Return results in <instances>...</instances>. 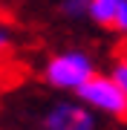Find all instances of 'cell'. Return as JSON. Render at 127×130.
<instances>
[{
	"label": "cell",
	"mask_w": 127,
	"mask_h": 130,
	"mask_svg": "<svg viewBox=\"0 0 127 130\" xmlns=\"http://www.w3.org/2000/svg\"><path fill=\"white\" fill-rule=\"evenodd\" d=\"M75 93H78V101L87 104L89 110H98L116 121H127V93L113 75L93 72Z\"/></svg>",
	"instance_id": "1"
},
{
	"label": "cell",
	"mask_w": 127,
	"mask_h": 130,
	"mask_svg": "<svg viewBox=\"0 0 127 130\" xmlns=\"http://www.w3.org/2000/svg\"><path fill=\"white\" fill-rule=\"evenodd\" d=\"M95 72L93 67V58L81 49H69V52H61V55L49 58L46 67H43V81L55 90H75L84 84L89 75Z\"/></svg>",
	"instance_id": "2"
},
{
	"label": "cell",
	"mask_w": 127,
	"mask_h": 130,
	"mask_svg": "<svg viewBox=\"0 0 127 130\" xmlns=\"http://www.w3.org/2000/svg\"><path fill=\"white\" fill-rule=\"evenodd\" d=\"M43 127L49 130H93L95 127V116L87 104H58L55 110H49Z\"/></svg>",
	"instance_id": "3"
},
{
	"label": "cell",
	"mask_w": 127,
	"mask_h": 130,
	"mask_svg": "<svg viewBox=\"0 0 127 130\" xmlns=\"http://www.w3.org/2000/svg\"><path fill=\"white\" fill-rule=\"evenodd\" d=\"M118 6H121V0H89L87 14L98 26H113V18H116Z\"/></svg>",
	"instance_id": "4"
},
{
	"label": "cell",
	"mask_w": 127,
	"mask_h": 130,
	"mask_svg": "<svg viewBox=\"0 0 127 130\" xmlns=\"http://www.w3.org/2000/svg\"><path fill=\"white\" fill-rule=\"evenodd\" d=\"M110 75H113V78H116L118 84H121V90L127 93V52L116 58V64H113V72H110Z\"/></svg>",
	"instance_id": "5"
},
{
	"label": "cell",
	"mask_w": 127,
	"mask_h": 130,
	"mask_svg": "<svg viewBox=\"0 0 127 130\" xmlns=\"http://www.w3.org/2000/svg\"><path fill=\"white\" fill-rule=\"evenodd\" d=\"M110 29H116L118 35H124V38H127V0H121V6H118V12H116L113 26H110Z\"/></svg>",
	"instance_id": "6"
},
{
	"label": "cell",
	"mask_w": 127,
	"mask_h": 130,
	"mask_svg": "<svg viewBox=\"0 0 127 130\" xmlns=\"http://www.w3.org/2000/svg\"><path fill=\"white\" fill-rule=\"evenodd\" d=\"M89 0H64V14L69 18H78V14H87Z\"/></svg>",
	"instance_id": "7"
},
{
	"label": "cell",
	"mask_w": 127,
	"mask_h": 130,
	"mask_svg": "<svg viewBox=\"0 0 127 130\" xmlns=\"http://www.w3.org/2000/svg\"><path fill=\"white\" fill-rule=\"evenodd\" d=\"M9 46H12V38H9V29H3V26H0V55H3V52L9 49Z\"/></svg>",
	"instance_id": "8"
}]
</instances>
